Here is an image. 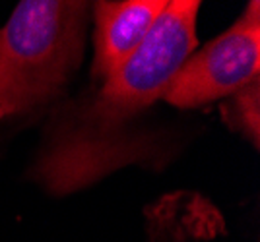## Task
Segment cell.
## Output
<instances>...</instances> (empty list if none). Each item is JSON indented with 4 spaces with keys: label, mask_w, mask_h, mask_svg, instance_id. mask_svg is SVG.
<instances>
[{
    "label": "cell",
    "mask_w": 260,
    "mask_h": 242,
    "mask_svg": "<svg viewBox=\"0 0 260 242\" xmlns=\"http://www.w3.org/2000/svg\"><path fill=\"white\" fill-rule=\"evenodd\" d=\"M87 4L22 0L0 29V105L8 114L54 99L74 74L86 37Z\"/></svg>",
    "instance_id": "1"
},
{
    "label": "cell",
    "mask_w": 260,
    "mask_h": 242,
    "mask_svg": "<svg viewBox=\"0 0 260 242\" xmlns=\"http://www.w3.org/2000/svg\"><path fill=\"white\" fill-rule=\"evenodd\" d=\"M200 6L198 0H167L140 47L103 82L93 103L99 120H122L163 99L179 70L196 51Z\"/></svg>",
    "instance_id": "2"
},
{
    "label": "cell",
    "mask_w": 260,
    "mask_h": 242,
    "mask_svg": "<svg viewBox=\"0 0 260 242\" xmlns=\"http://www.w3.org/2000/svg\"><path fill=\"white\" fill-rule=\"evenodd\" d=\"M256 77H260V6L252 0L228 31L188 56L163 99L177 109L206 107L228 99Z\"/></svg>",
    "instance_id": "3"
},
{
    "label": "cell",
    "mask_w": 260,
    "mask_h": 242,
    "mask_svg": "<svg viewBox=\"0 0 260 242\" xmlns=\"http://www.w3.org/2000/svg\"><path fill=\"white\" fill-rule=\"evenodd\" d=\"M167 0H98L91 4L95 20L93 76L109 79L150 33Z\"/></svg>",
    "instance_id": "4"
},
{
    "label": "cell",
    "mask_w": 260,
    "mask_h": 242,
    "mask_svg": "<svg viewBox=\"0 0 260 242\" xmlns=\"http://www.w3.org/2000/svg\"><path fill=\"white\" fill-rule=\"evenodd\" d=\"M223 122L254 147L260 145V77L229 95L221 105Z\"/></svg>",
    "instance_id": "5"
},
{
    "label": "cell",
    "mask_w": 260,
    "mask_h": 242,
    "mask_svg": "<svg viewBox=\"0 0 260 242\" xmlns=\"http://www.w3.org/2000/svg\"><path fill=\"white\" fill-rule=\"evenodd\" d=\"M4 116H8V112H6V109L0 105V118H4Z\"/></svg>",
    "instance_id": "6"
}]
</instances>
